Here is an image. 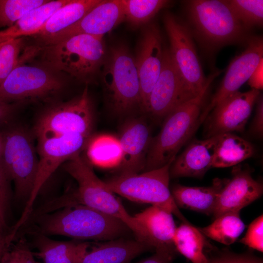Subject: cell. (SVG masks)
Segmentation results:
<instances>
[{
	"instance_id": "19",
	"label": "cell",
	"mask_w": 263,
	"mask_h": 263,
	"mask_svg": "<svg viewBox=\"0 0 263 263\" xmlns=\"http://www.w3.org/2000/svg\"><path fill=\"white\" fill-rule=\"evenodd\" d=\"M263 192V185L252 178L248 169L236 167L231 179L226 180L218 195L213 214L216 218L226 213L240 212Z\"/></svg>"
},
{
	"instance_id": "9",
	"label": "cell",
	"mask_w": 263,
	"mask_h": 263,
	"mask_svg": "<svg viewBox=\"0 0 263 263\" xmlns=\"http://www.w3.org/2000/svg\"><path fill=\"white\" fill-rule=\"evenodd\" d=\"M91 137L70 133L38 139V162L33 188L20 218L12 227L14 232H18L26 223L40 191L52 175L61 165L86 148Z\"/></svg>"
},
{
	"instance_id": "42",
	"label": "cell",
	"mask_w": 263,
	"mask_h": 263,
	"mask_svg": "<svg viewBox=\"0 0 263 263\" xmlns=\"http://www.w3.org/2000/svg\"><path fill=\"white\" fill-rule=\"evenodd\" d=\"M175 254L167 251H156L153 255L136 263H172Z\"/></svg>"
},
{
	"instance_id": "33",
	"label": "cell",
	"mask_w": 263,
	"mask_h": 263,
	"mask_svg": "<svg viewBox=\"0 0 263 263\" xmlns=\"http://www.w3.org/2000/svg\"><path fill=\"white\" fill-rule=\"evenodd\" d=\"M49 0H0V28L10 27L32 10Z\"/></svg>"
},
{
	"instance_id": "17",
	"label": "cell",
	"mask_w": 263,
	"mask_h": 263,
	"mask_svg": "<svg viewBox=\"0 0 263 263\" xmlns=\"http://www.w3.org/2000/svg\"><path fill=\"white\" fill-rule=\"evenodd\" d=\"M162 41L156 25L150 24L144 28L135 59L140 84L142 109L144 111L161 71L164 49Z\"/></svg>"
},
{
	"instance_id": "38",
	"label": "cell",
	"mask_w": 263,
	"mask_h": 263,
	"mask_svg": "<svg viewBox=\"0 0 263 263\" xmlns=\"http://www.w3.org/2000/svg\"><path fill=\"white\" fill-rule=\"evenodd\" d=\"M207 263H263L262 259L249 254L225 252L217 257L208 259Z\"/></svg>"
},
{
	"instance_id": "6",
	"label": "cell",
	"mask_w": 263,
	"mask_h": 263,
	"mask_svg": "<svg viewBox=\"0 0 263 263\" xmlns=\"http://www.w3.org/2000/svg\"><path fill=\"white\" fill-rule=\"evenodd\" d=\"M175 159L157 169L142 173L117 174L104 182L115 194L135 202L165 208L183 223H189L180 211L169 188V169Z\"/></svg>"
},
{
	"instance_id": "2",
	"label": "cell",
	"mask_w": 263,
	"mask_h": 263,
	"mask_svg": "<svg viewBox=\"0 0 263 263\" xmlns=\"http://www.w3.org/2000/svg\"><path fill=\"white\" fill-rule=\"evenodd\" d=\"M33 221L39 234L75 240L106 241L121 238L131 231L120 220L80 204L41 215Z\"/></svg>"
},
{
	"instance_id": "10",
	"label": "cell",
	"mask_w": 263,
	"mask_h": 263,
	"mask_svg": "<svg viewBox=\"0 0 263 263\" xmlns=\"http://www.w3.org/2000/svg\"><path fill=\"white\" fill-rule=\"evenodd\" d=\"M94 123L93 104L86 86L79 96L43 112L34 131L38 139L70 133L91 136Z\"/></svg>"
},
{
	"instance_id": "32",
	"label": "cell",
	"mask_w": 263,
	"mask_h": 263,
	"mask_svg": "<svg viewBox=\"0 0 263 263\" xmlns=\"http://www.w3.org/2000/svg\"><path fill=\"white\" fill-rule=\"evenodd\" d=\"M238 20L246 29L255 26H261L263 23V0H226Z\"/></svg>"
},
{
	"instance_id": "40",
	"label": "cell",
	"mask_w": 263,
	"mask_h": 263,
	"mask_svg": "<svg viewBox=\"0 0 263 263\" xmlns=\"http://www.w3.org/2000/svg\"><path fill=\"white\" fill-rule=\"evenodd\" d=\"M15 108L13 104L0 100V126H8L14 115Z\"/></svg>"
},
{
	"instance_id": "1",
	"label": "cell",
	"mask_w": 263,
	"mask_h": 263,
	"mask_svg": "<svg viewBox=\"0 0 263 263\" xmlns=\"http://www.w3.org/2000/svg\"><path fill=\"white\" fill-rule=\"evenodd\" d=\"M62 166L65 171L75 180L77 187L48 201L47 207L49 211H54L73 205L86 206L120 220L133 233L136 240L149 246L144 230L134 216L128 212L104 181L96 176L91 164L80 153L72 156Z\"/></svg>"
},
{
	"instance_id": "25",
	"label": "cell",
	"mask_w": 263,
	"mask_h": 263,
	"mask_svg": "<svg viewBox=\"0 0 263 263\" xmlns=\"http://www.w3.org/2000/svg\"><path fill=\"white\" fill-rule=\"evenodd\" d=\"M101 0H70L56 11L34 36L43 41L77 22Z\"/></svg>"
},
{
	"instance_id": "21",
	"label": "cell",
	"mask_w": 263,
	"mask_h": 263,
	"mask_svg": "<svg viewBox=\"0 0 263 263\" xmlns=\"http://www.w3.org/2000/svg\"><path fill=\"white\" fill-rule=\"evenodd\" d=\"M133 216L144 230L152 250L176 253L173 237L176 227L171 211L151 206Z\"/></svg>"
},
{
	"instance_id": "31",
	"label": "cell",
	"mask_w": 263,
	"mask_h": 263,
	"mask_svg": "<svg viewBox=\"0 0 263 263\" xmlns=\"http://www.w3.org/2000/svg\"><path fill=\"white\" fill-rule=\"evenodd\" d=\"M125 14V20L134 27L150 20L169 1L165 0H121Z\"/></svg>"
},
{
	"instance_id": "12",
	"label": "cell",
	"mask_w": 263,
	"mask_h": 263,
	"mask_svg": "<svg viewBox=\"0 0 263 263\" xmlns=\"http://www.w3.org/2000/svg\"><path fill=\"white\" fill-rule=\"evenodd\" d=\"M25 53L0 85V100L10 102L46 98L63 88L62 80L48 69L23 64L30 57L27 51Z\"/></svg>"
},
{
	"instance_id": "28",
	"label": "cell",
	"mask_w": 263,
	"mask_h": 263,
	"mask_svg": "<svg viewBox=\"0 0 263 263\" xmlns=\"http://www.w3.org/2000/svg\"><path fill=\"white\" fill-rule=\"evenodd\" d=\"M173 244L179 252L192 263H207L208 259L204 252L206 245L204 235L190 223H182L176 227Z\"/></svg>"
},
{
	"instance_id": "16",
	"label": "cell",
	"mask_w": 263,
	"mask_h": 263,
	"mask_svg": "<svg viewBox=\"0 0 263 263\" xmlns=\"http://www.w3.org/2000/svg\"><path fill=\"white\" fill-rule=\"evenodd\" d=\"M124 20L121 0H101L77 22L41 42L43 45L53 44L79 34L103 38Z\"/></svg>"
},
{
	"instance_id": "41",
	"label": "cell",
	"mask_w": 263,
	"mask_h": 263,
	"mask_svg": "<svg viewBox=\"0 0 263 263\" xmlns=\"http://www.w3.org/2000/svg\"><path fill=\"white\" fill-rule=\"evenodd\" d=\"M248 84L252 89L260 91L263 88V59L258 64L249 78Z\"/></svg>"
},
{
	"instance_id": "7",
	"label": "cell",
	"mask_w": 263,
	"mask_h": 263,
	"mask_svg": "<svg viewBox=\"0 0 263 263\" xmlns=\"http://www.w3.org/2000/svg\"><path fill=\"white\" fill-rule=\"evenodd\" d=\"M0 132V161L11 182L15 196L29 199L38 170V158L29 133L20 127L7 126Z\"/></svg>"
},
{
	"instance_id": "34",
	"label": "cell",
	"mask_w": 263,
	"mask_h": 263,
	"mask_svg": "<svg viewBox=\"0 0 263 263\" xmlns=\"http://www.w3.org/2000/svg\"><path fill=\"white\" fill-rule=\"evenodd\" d=\"M23 38L12 39L0 44V85L19 63Z\"/></svg>"
},
{
	"instance_id": "43",
	"label": "cell",
	"mask_w": 263,
	"mask_h": 263,
	"mask_svg": "<svg viewBox=\"0 0 263 263\" xmlns=\"http://www.w3.org/2000/svg\"><path fill=\"white\" fill-rule=\"evenodd\" d=\"M14 239L10 232L6 234L4 231L0 230V260L4 253L10 247Z\"/></svg>"
},
{
	"instance_id": "8",
	"label": "cell",
	"mask_w": 263,
	"mask_h": 263,
	"mask_svg": "<svg viewBox=\"0 0 263 263\" xmlns=\"http://www.w3.org/2000/svg\"><path fill=\"white\" fill-rule=\"evenodd\" d=\"M102 81L109 102L117 113L142 108L140 81L135 59L123 46L111 49L102 65Z\"/></svg>"
},
{
	"instance_id": "20",
	"label": "cell",
	"mask_w": 263,
	"mask_h": 263,
	"mask_svg": "<svg viewBox=\"0 0 263 263\" xmlns=\"http://www.w3.org/2000/svg\"><path fill=\"white\" fill-rule=\"evenodd\" d=\"M218 137L193 140L171 164L170 178H202L212 168Z\"/></svg>"
},
{
	"instance_id": "4",
	"label": "cell",
	"mask_w": 263,
	"mask_h": 263,
	"mask_svg": "<svg viewBox=\"0 0 263 263\" xmlns=\"http://www.w3.org/2000/svg\"><path fill=\"white\" fill-rule=\"evenodd\" d=\"M39 48L49 67L84 82L90 81L98 72L106 57L103 38L86 34L75 35Z\"/></svg>"
},
{
	"instance_id": "18",
	"label": "cell",
	"mask_w": 263,
	"mask_h": 263,
	"mask_svg": "<svg viewBox=\"0 0 263 263\" xmlns=\"http://www.w3.org/2000/svg\"><path fill=\"white\" fill-rule=\"evenodd\" d=\"M117 138L122 153L118 174L143 170L152 139L147 123L139 118L129 120L122 127Z\"/></svg>"
},
{
	"instance_id": "24",
	"label": "cell",
	"mask_w": 263,
	"mask_h": 263,
	"mask_svg": "<svg viewBox=\"0 0 263 263\" xmlns=\"http://www.w3.org/2000/svg\"><path fill=\"white\" fill-rule=\"evenodd\" d=\"M35 245L37 251L34 255L42 263H78L90 244L76 241H57L38 234Z\"/></svg>"
},
{
	"instance_id": "15",
	"label": "cell",
	"mask_w": 263,
	"mask_h": 263,
	"mask_svg": "<svg viewBox=\"0 0 263 263\" xmlns=\"http://www.w3.org/2000/svg\"><path fill=\"white\" fill-rule=\"evenodd\" d=\"M188 100L169 50L164 48L161 71L150 94L145 111L155 117H165L175 107Z\"/></svg>"
},
{
	"instance_id": "13",
	"label": "cell",
	"mask_w": 263,
	"mask_h": 263,
	"mask_svg": "<svg viewBox=\"0 0 263 263\" xmlns=\"http://www.w3.org/2000/svg\"><path fill=\"white\" fill-rule=\"evenodd\" d=\"M260 94V91L252 89L245 92L238 91L222 100L208 116L207 138L243 132Z\"/></svg>"
},
{
	"instance_id": "30",
	"label": "cell",
	"mask_w": 263,
	"mask_h": 263,
	"mask_svg": "<svg viewBox=\"0 0 263 263\" xmlns=\"http://www.w3.org/2000/svg\"><path fill=\"white\" fill-rule=\"evenodd\" d=\"M244 228L239 212H233L216 218L212 224L199 229L204 235L228 245L237 240Z\"/></svg>"
},
{
	"instance_id": "35",
	"label": "cell",
	"mask_w": 263,
	"mask_h": 263,
	"mask_svg": "<svg viewBox=\"0 0 263 263\" xmlns=\"http://www.w3.org/2000/svg\"><path fill=\"white\" fill-rule=\"evenodd\" d=\"M0 263H38L29 246L22 239L9 247L0 260Z\"/></svg>"
},
{
	"instance_id": "37",
	"label": "cell",
	"mask_w": 263,
	"mask_h": 263,
	"mask_svg": "<svg viewBox=\"0 0 263 263\" xmlns=\"http://www.w3.org/2000/svg\"><path fill=\"white\" fill-rule=\"evenodd\" d=\"M10 182L0 161V218L6 227L11 200Z\"/></svg>"
},
{
	"instance_id": "14",
	"label": "cell",
	"mask_w": 263,
	"mask_h": 263,
	"mask_svg": "<svg viewBox=\"0 0 263 263\" xmlns=\"http://www.w3.org/2000/svg\"><path fill=\"white\" fill-rule=\"evenodd\" d=\"M263 59V39L261 37L253 38L248 42L246 49L230 62L218 90L200 114V123L206 120L216 105L228 96L238 91L248 81Z\"/></svg>"
},
{
	"instance_id": "5",
	"label": "cell",
	"mask_w": 263,
	"mask_h": 263,
	"mask_svg": "<svg viewBox=\"0 0 263 263\" xmlns=\"http://www.w3.org/2000/svg\"><path fill=\"white\" fill-rule=\"evenodd\" d=\"M187 8L195 34L206 47H218L243 38L246 29L226 0H189Z\"/></svg>"
},
{
	"instance_id": "27",
	"label": "cell",
	"mask_w": 263,
	"mask_h": 263,
	"mask_svg": "<svg viewBox=\"0 0 263 263\" xmlns=\"http://www.w3.org/2000/svg\"><path fill=\"white\" fill-rule=\"evenodd\" d=\"M212 168H227L238 165L254 153L252 144L232 133L218 135Z\"/></svg>"
},
{
	"instance_id": "22",
	"label": "cell",
	"mask_w": 263,
	"mask_h": 263,
	"mask_svg": "<svg viewBox=\"0 0 263 263\" xmlns=\"http://www.w3.org/2000/svg\"><path fill=\"white\" fill-rule=\"evenodd\" d=\"M152 249L144 243L123 237L91 245L78 263H130L140 254Z\"/></svg>"
},
{
	"instance_id": "3",
	"label": "cell",
	"mask_w": 263,
	"mask_h": 263,
	"mask_svg": "<svg viewBox=\"0 0 263 263\" xmlns=\"http://www.w3.org/2000/svg\"><path fill=\"white\" fill-rule=\"evenodd\" d=\"M221 73L218 71L209 75L205 86L197 96L180 104L165 117L161 131L151 139L144 171L162 167L175 158L179 150L198 127L201 111L208 89Z\"/></svg>"
},
{
	"instance_id": "44",
	"label": "cell",
	"mask_w": 263,
	"mask_h": 263,
	"mask_svg": "<svg viewBox=\"0 0 263 263\" xmlns=\"http://www.w3.org/2000/svg\"><path fill=\"white\" fill-rule=\"evenodd\" d=\"M6 229V227L3 225V223L2 222L0 218V230L4 231L5 229Z\"/></svg>"
},
{
	"instance_id": "23",
	"label": "cell",
	"mask_w": 263,
	"mask_h": 263,
	"mask_svg": "<svg viewBox=\"0 0 263 263\" xmlns=\"http://www.w3.org/2000/svg\"><path fill=\"white\" fill-rule=\"evenodd\" d=\"M226 180L215 179L209 187L174 185L171 190L178 207L207 215L213 214L218 195Z\"/></svg>"
},
{
	"instance_id": "29",
	"label": "cell",
	"mask_w": 263,
	"mask_h": 263,
	"mask_svg": "<svg viewBox=\"0 0 263 263\" xmlns=\"http://www.w3.org/2000/svg\"><path fill=\"white\" fill-rule=\"evenodd\" d=\"M86 148L91 165L104 168H118L122 153L117 138L106 134L91 137Z\"/></svg>"
},
{
	"instance_id": "11",
	"label": "cell",
	"mask_w": 263,
	"mask_h": 263,
	"mask_svg": "<svg viewBox=\"0 0 263 263\" xmlns=\"http://www.w3.org/2000/svg\"><path fill=\"white\" fill-rule=\"evenodd\" d=\"M169 38L170 56L179 74L187 96H197L205 86L206 77L188 27L173 15L167 13L163 18Z\"/></svg>"
},
{
	"instance_id": "26",
	"label": "cell",
	"mask_w": 263,
	"mask_h": 263,
	"mask_svg": "<svg viewBox=\"0 0 263 263\" xmlns=\"http://www.w3.org/2000/svg\"><path fill=\"white\" fill-rule=\"evenodd\" d=\"M69 1L49 0L32 10L10 27L0 31V44L12 39L34 36L56 11Z\"/></svg>"
},
{
	"instance_id": "36",
	"label": "cell",
	"mask_w": 263,
	"mask_h": 263,
	"mask_svg": "<svg viewBox=\"0 0 263 263\" xmlns=\"http://www.w3.org/2000/svg\"><path fill=\"white\" fill-rule=\"evenodd\" d=\"M240 242L260 252L263 251V215L256 218L249 225Z\"/></svg>"
},
{
	"instance_id": "39",
	"label": "cell",
	"mask_w": 263,
	"mask_h": 263,
	"mask_svg": "<svg viewBox=\"0 0 263 263\" xmlns=\"http://www.w3.org/2000/svg\"><path fill=\"white\" fill-rule=\"evenodd\" d=\"M256 114L252 123L251 131L257 137L262 138L263 133V100L261 94L256 101Z\"/></svg>"
}]
</instances>
